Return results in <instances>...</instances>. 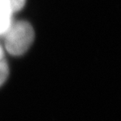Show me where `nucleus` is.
I'll return each mask as SVG.
<instances>
[{
	"label": "nucleus",
	"instance_id": "1",
	"mask_svg": "<svg viewBox=\"0 0 121 121\" xmlns=\"http://www.w3.org/2000/svg\"><path fill=\"white\" fill-rule=\"evenodd\" d=\"M34 39V30L28 22H13L4 33V46L6 50L13 56L24 54Z\"/></svg>",
	"mask_w": 121,
	"mask_h": 121
},
{
	"label": "nucleus",
	"instance_id": "5",
	"mask_svg": "<svg viewBox=\"0 0 121 121\" xmlns=\"http://www.w3.org/2000/svg\"><path fill=\"white\" fill-rule=\"evenodd\" d=\"M3 56H4V50H3L2 47L0 46V61L3 60Z\"/></svg>",
	"mask_w": 121,
	"mask_h": 121
},
{
	"label": "nucleus",
	"instance_id": "2",
	"mask_svg": "<svg viewBox=\"0 0 121 121\" xmlns=\"http://www.w3.org/2000/svg\"><path fill=\"white\" fill-rule=\"evenodd\" d=\"M25 1L26 0H0V8L13 14L24 6Z\"/></svg>",
	"mask_w": 121,
	"mask_h": 121
},
{
	"label": "nucleus",
	"instance_id": "4",
	"mask_svg": "<svg viewBox=\"0 0 121 121\" xmlns=\"http://www.w3.org/2000/svg\"><path fill=\"white\" fill-rule=\"evenodd\" d=\"M9 73V69L7 64L4 61H0V86L5 82Z\"/></svg>",
	"mask_w": 121,
	"mask_h": 121
},
{
	"label": "nucleus",
	"instance_id": "3",
	"mask_svg": "<svg viewBox=\"0 0 121 121\" xmlns=\"http://www.w3.org/2000/svg\"><path fill=\"white\" fill-rule=\"evenodd\" d=\"M12 16V13L0 8V35H4L10 28L11 24L13 23Z\"/></svg>",
	"mask_w": 121,
	"mask_h": 121
}]
</instances>
